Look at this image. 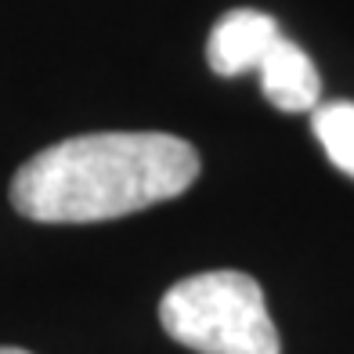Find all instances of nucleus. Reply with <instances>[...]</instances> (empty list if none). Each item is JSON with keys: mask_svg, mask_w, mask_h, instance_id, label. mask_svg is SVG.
<instances>
[{"mask_svg": "<svg viewBox=\"0 0 354 354\" xmlns=\"http://www.w3.org/2000/svg\"><path fill=\"white\" fill-rule=\"evenodd\" d=\"M199 177V152L159 131L80 134L26 159L11 206L40 224H94L177 199Z\"/></svg>", "mask_w": 354, "mask_h": 354, "instance_id": "f257e3e1", "label": "nucleus"}, {"mask_svg": "<svg viewBox=\"0 0 354 354\" xmlns=\"http://www.w3.org/2000/svg\"><path fill=\"white\" fill-rule=\"evenodd\" d=\"M170 340L199 354H279V333L264 289L243 271H203L181 279L159 300Z\"/></svg>", "mask_w": 354, "mask_h": 354, "instance_id": "f03ea898", "label": "nucleus"}, {"mask_svg": "<svg viewBox=\"0 0 354 354\" xmlns=\"http://www.w3.org/2000/svg\"><path fill=\"white\" fill-rule=\"evenodd\" d=\"M282 33L271 15L253 8H235L214 26L206 40V62L217 76H243L261 69L264 55Z\"/></svg>", "mask_w": 354, "mask_h": 354, "instance_id": "7ed1b4c3", "label": "nucleus"}, {"mask_svg": "<svg viewBox=\"0 0 354 354\" xmlns=\"http://www.w3.org/2000/svg\"><path fill=\"white\" fill-rule=\"evenodd\" d=\"M257 76H261L264 98L282 112H315L322 105V80L315 62L286 37L271 44Z\"/></svg>", "mask_w": 354, "mask_h": 354, "instance_id": "20e7f679", "label": "nucleus"}, {"mask_svg": "<svg viewBox=\"0 0 354 354\" xmlns=\"http://www.w3.org/2000/svg\"><path fill=\"white\" fill-rule=\"evenodd\" d=\"M311 131L336 170L354 177V102H326L311 112Z\"/></svg>", "mask_w": 354, "mask_h": 354, "instance_id": "39448f33", "label": "nucleus"}, {"mask_svg": "<svg viewBox=\"0 0 354 354\" xmlns=\"http://www.w3.org/2000/svg\"><path fill=\"white\" fill-rule=\"evenodd\" d=\"M0 354H29V351H22V347H0Z\"/></svg>", "mask_w": 354, "mask_h": 354, "instance_id": "423d86ee", "label": "nucleus"}]
</instances>
